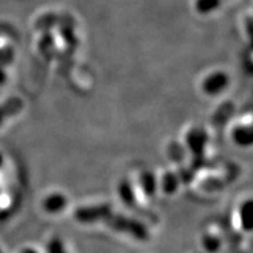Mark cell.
<instances>
[{"label":"cell","mask_w":253,"mask_h":253,"mask_svg":"<svg viewBox=\"0 0 253 253\" xmlns=\"http://www.w3.org/2000/svg\"><path fill=\"white\" fill-rule=\"evenodd\" d=\"M74 219L81 224L102 223L110 230L147 242L150 238L148 227L136 218L116 212L109 203L84 205L74 211Z\"/></svg>","instance_id":"obj_1"},{"label":"cell","mask_w":253,"mask_h":253,"mask_svg":"<svg viewBox=\"0 0 253 253\" xmlns=\"http://www.w3.org/2000/svg\"><path fill=\"white\" fill-rule=\"evenodd\" d=\"M208 142V131L202 126H194L185 134V144L192 156V162L190 168L195 171L205 166V162H207L205 150H207Z\"/></svg>","instance_id":"obj_2"},{"label":"cell","mask_w":253,"mask_h":253,"mask_svg":"<svg viewBox=\"0 0 253 253\" xmlns=\"http://www.w3.org/2000/svg\"><path fill=\"white\" fill-rule=\"evenodd\" d=\"M230 84V78L225 72L216 71L209 74L202 82V89L207 95L216 96L225 90Z\"/></svg>","instance_id":"obj_3"},{"label":"cell","mask_w":253,"mask_h":253,"mask_svg":"<svg viewBox=\"0 0 253 253\" xmlns=\"http://www.w3.org/2000/svg\"><path fill=\"white\" fill-rule=\"evenodd\" d=\"M68 205V198L61 192H52L47 195L42 201L43 211L49 214H56L62 212Z\"/></svg>","instance_id":"obj_4"},{"label":"cell","mask_w":253,"mask_h":253,"mask_svg":"<svg viewBox=\"0 0 253 253\" xmlns=\"http://www.w3.org/2000/svg\"><path fill=\"white\" fill-rule=\"evenodd\" d=\"M24 109V101L20 97L12 96L0 103V126L4 125L6 120L18 115Z\"/></svg>","instance_id":"obj_5"},{"label":"cell","mask_w":253,"mask_h":253,"mask_svg":"<svg viewBox=\"0 0 253 253\" xmlns=\"http://www.w3.org/2000/svg\"><path fill=\"white\" fill-rule=\"evenodd\" d=\"M235 112L236 104L232 101H224L216 109V112L212 115V119H211L213 126H216L218 129L224 128L226 126V123L230 121V119L232 118Z\"/></svg>","instance_id":"obj_6"},{"label":"cell","mask_w":253,"mask_h":253,"mask_svg":"<svg viewBox=\"0 0 253 253\" xmlns=\"http://www.w3.org/2000/svg\"><path fill=\"white\" fill-rule=\"evenodd\" d=\"M138 184L143 194L148 198H153L157 192V178L156 175L150 170H144L138 176Z\"/></svg>","instance_id":"obj_7"},{"label":"cell","mask_w":253,"mask_h":253,"mask_svg":"<svg viewBox=\"0 0 253 253\" xmlns=\"http://www.w3.org/2000/svg\"><path fill=\"white\" fill-rule=\"evenodd\" d=\"M118 196L120 201L122 202L126 207L135 208L136 205V194L134 186L129 179H121L118 184Z\"/></svg>","instance_id":"obj_8"},{"label":"cell","mask_w":253,"mask_h":253,"mask_svg":"<svg viewBox=\"0 0 253 253\" xmlns=\"http://www.w3.org/2000/svg\"><path fill=\"white\" fill-rule=\"evenodd\" d=\"M231 138L239 147H250L253 142V132L250 126H236L231 131Z\"/></svg>","instance_id":"obj_9"},{"label":"cell","mask_w":253,"mask_h":253,"mask_svg":"<svg viewBox=\"0 0 253 253\" xmlns=\"http://www.w3.org/2000/svg\"><path fill=\"white\" fill-rule=\"evenodd\" d=\"M239 220L242 229L250 232L253 229V203L251 199L243 202L239 208Z\"/></svg>","instance_id":"obj_10"},{"label":"cell","mask_w":253,"mask_h":253,"mask_svg":"<svg viewBox=\"0 0 253 253\" xmlns=\"http://www.w3.org/2000/svg\"><path fill=\"white\" fill-rule=\"evenodd\" d=\"M181 179H179L178 173L172 171H167L162 176L161 179V188L166 195H173L178 190Z\"/></svg>","instance_id":"obj_11"},{"label":"cell","mask_w":253,"mask_h":253,"mask_svg":"<svg viewBox=\"0 0 253 253\" xmlns=\"http://www.w3.org/2000/svg\"><path fill=\"white\" fill-rule=\"evenodd\" d=\"M59 15L55 13H46L38 19L36 23V28L38 31L41 32H49L53 27H55L58 25Z\"/></svg>","instance_id":"obj_12"},{"label":"cell","mask_w":253,"mask_h":253,"mask_svg":"<svg viewBox=\"0 0 253 253\" xmlns=\"http://www.w3.org/2000/svg\"><path fill=\"white\" fill-rule=\"evenodd\" d=\"M202 246L207 253H217L221 248V239L212 233H204L202 237Z\"/></svg>","instance_id":"obj_13"},{"label":"cell","mask_w":253,"mask_h":253,"mask_svg":"<svg viewBox=\"0 0 253 253\" xmlns=\"http://www.w3.org/2000/svg\"><path fill=\"white\" fill-rule=\"evenodd\" d=\"M221 4V0H196L195 7L198 13L210 14L218 9Z\"/></svg>","instance_id":"obj_14"},{"label":"cell","mask_w":253,"mask_h":253,"mask_svg":"<svg viewBox=\"0 0 253 253\" xmlns=\"http://www.w3.org/2000/svg\"><path fill=\"white\" fill-rule=\"evenodd\" d=\"M46 253H68L62 239L59 237H53L46 244Z\"/></svg>","instance_id":"obj_15"},{"label":"cell","mask_w":253,"mask_h":253,"mask_svg":"<svg viewBox=\"0 0 253 253\" xmlns=\"http://www.w3.org/2000/svg\"><path fill=\"white\" fill-rule=\"evenodd\" d=\"M14 49L11 46H5L0 48V66L1 67H6V66L11 65L14 61Z\"/></svg>","instance_id":"obj_16"},{"label":"cell","mask_w":253,"mask_h":253,"mask_svg":"<svg viewBox=\"0 0 253 253\" xmlns=\"http://www.w3.org/2000/svg\"><path fill=\"white\" fill-rule=\"evenodd\" d=\"M54 45V38L50 32H43V36L39 41V47L41 50H47Z\"/></svg>","instance_id":"obj_17"},{"label":"cell","mask_w":253,"mask_h":253,"mask_svg":"<svg viewBox=\"0 0 253 253\" xmlns=\"http://www.w3.org/2000/svg\"><path fill=\"white\" fill-rule=\"evenodd\" d=\"M195 170H192L191 168H182L178 172V177L181 179V183H184V184H188L194 179L195 177Z\"/></svg>","instance_id":"obj_18"},{"label":"cell","mask_w":253,"mask_h":253,"mask_svg":"<svg viewBox=\"0 0 253 253\" xmlns=\"http://www.w3.org/2000/svg\"><path fill=\"white\" fill-rule=\"evenodd\" d=\"M168 149H169L168 153H169L170 156L173 158V161H177V162H178V161H182L183 158H184V151H183L181 145H177L175 143H172L169 145V148H168Z\"/></svg>","instance_id":"obj_19"},{"label":"cell","mask_w":253,"mask_h":253,"mask_svg":"<svg viewBox=\"0 0 253 253\" xmlns=\"http://www.w3.org/2000/svg\"><path fill=\"white\" fill-rule=\"evenodd\" d=\"M6 80H7V74L5 72V67L0 66V84H5Z\"/></svg>","instance_id":"obj_20"},{"label":"cell","mask_w":253,"mask_h":253,"mask_svg":"<svg viewBox=\"0 0 253 253\" xmlns=\"http://www.w3.org/2000/svg\"><path fill=\"white\" fill-rule=\"evenodd\" d=\"M20 253H39V251H37V250L33 248H25L24 250H21Z\"/></svg>","instance_id":"obj_21"},{"label":"cell","mask_w":253,"mask_h":253,"mask_svg":"<svg viewBox=\"0 0 253 253\" xmlns=\"http://www.w3.org/2000/svg\"><path fill=\"white\" fill-rule=\"evenodd\" d=\"M2 164H4V156H2V154L0 153V168L2 167Z\"/></svg>","instance_id":"obj_22"},{"label":"cell","mask_w":253,"mask_h":253,"mask_svg":"<svg viewBox=\"0 0 253 253\" xmlns=\"http://www.w3.org/2000/svg\"><path fill=\"white\" fill-rule=\"evenodd\" d=\"M199 253H201V252H199Z\"/></svg>","instance_id":"obj_23"}]
</instances>
